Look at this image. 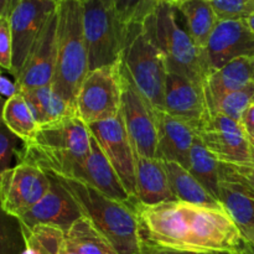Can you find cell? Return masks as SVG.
<instances>
[{
  "instance_id": "ab89813d",
  "label": "cell",
  "mask_w": 254,
  "mask_h": 254,
  "mask_svg": "<svg viewBox=\"0 0 254 254\" xmlns=\"http://www.w3.org/2000/svg\"><path fill=\"white\" fill-rule=\"evenodd\" d=\"M12 11V1L11 0H0V19L2 17H9Z\"/></svg>"
},
{
  "instance_id": "52a82bcc",
  "label": "cell",
  "mask_w": 254,
  "mask_h": 254,
  "mask_svg": "<svg viewBox=\"0 0 254 254\" xmlns=\"http://www.w3.org/2000/svg\"><path fill=\"white\" fill-rule=\"evenodd\" d=\"M83 26L89 71L117 64L127 29L119 22L113 7L101 1L83 2Z\"/></svg>"
},
{
  "instance_id": "681fc988",
  "label": "cell",
  "mask_w": 254,
  "mask_h": 254,
  "mask_svg": "<svg viewBox=\"0 0 254 254\" xmlns=\"http://www.w3.org/2000/svg\"><path fill=\"white\" fill-rule=\"evenodd\" d=\"M247 242H248V241H247ZM248 243H250V245L252 246V247H253V250H254V241H251V242H248Z\"/></svg>"
},
{
  "instance_id": "83f0119b",
  "label": "cell",
  "mask_w": 254,
  "mask_h": 254,
  "mask_svg": "<svg viewBox=\"0 0 254 254\" xmlns=\"http://www.w3.org/2000/svg\"><path fill=\"white\" fill-rule=\"evenodd\" d=\"M1 119L6 128L22 143L31 140L40 128L31 108L20 92L5 101Z\"/></svg>"
},
{
  "instance_id": "5bb4252c",
  "label": "cell",
  "mask_w": 254,
  "mask_h": 254,
  "mask_svg": "<svg viewBox=\"0 0 254 254\" xmlns=\"http://www.w3.org/2000/svg\"><path fill=\"white\" fill-rule=\"evenodd\" d=\"M164 111L192 127L197 133L210 119L203 83L185 76L168 72L164 97Z\"/></svg>"
},
{
  "instance_id": "484cf974",
  "label": "cell",
  "mask_w": 254,
  "mask_h": 254,
  "mask_svg": "<svg viewBox=\"0 0 254 254\" xmlns=\"http://www.w3.org/2000/svg\"><path fill=\"white\" fill-rule=\"evenodd\" d=\"M20 93L26 99L39 126L54 123L68 116H77L76 108L62 98L51 86L24 89Z\"/></svg>"
},
{
  "instance_id": "4dcf8cb0",
  "label": "cell",
  "mask_w": 254,
  "mask_h": 254,
  "mask_svg": "<svg viewBox=\"0 0 254 254\" xmlns=\"http://www.w3.org/2000/svg\"><path fill=\"white\" fill-rule=\"evenodd\" d=\"M254 103V82L223 97L216 106L213 113H221L241 122L245 112Z\"/></svg>"
},
{
  "instance_id": "b9f144b4",
  "label": "cell",
  "mask_w": 254,
  "mask_h": 254,
  "mask_svg": "<svg viewBox=\"0 0 254 254\" xmlns=\"http://www.w3.org/2000/svg\"><path fill=\"white\" fill-rule=\"evenodd\" d=\"M82 2H86V1H101L102 4L107 5V6H112L113 7V0H81Z\"/></svg>"
},
{
  "instance_id": "9a60e30c",
  "label": "cell",
  "mask_w": 254,
  "mask_h": 254,
  "mask_svg": "<svg viewBox=\"0 0 254 254\" xmlns=\"http://www.w3.org/2000/svg\"><path fill=\"white\" fill-rule=\"evenodd\" d=\"M50 178V189L44 197L24 216L19 218L21 225L32 228L39 225L52 226L66 232L78 218L83 217L76 200L55 174L46 171Z\"/></svg>"
},
{
  "instance_id": "d4e9b609",
  "label": "cell",
  "mask_w": 254,
  "mask_h": 254,
  "mask_svg": "<svg viewBox=\"0 0 254 254\" xmlns=\"http://www.w3.org/2000/svg\"><path fill=\"white\" fill-rule=\"evenodd\" d=\"M163 165L176 200L207 207L223 208L220 201L216 200L185 166L175 161H163Z\"/></svg>"
},
{
  "instance_id": "7bdbcfd3",
  "label": "cell",
  "mask_w": 254,
  "mask_h": 254,
  "mask_svg": "<svg viewBox=\"0 0 254 254\" xmlns=\"http://www.w3.org/2000/svg\"><path fill=\"white\" fill-rule=\"evenodd\" d=\"M247 22H248V25H250L251 29H252V31L254 32V14H252L250 17H248Z\"/></svg>"
},
{
  "instance_id": "7a4b0ae2",
  "label": "cell",
  "mask_w": 254,
  "mask_h": 254,
  "mask_svg": "<svg viewBox=\"0 0 254 254\" xmlns=\"http://www.w3.org/2000/svg\"><path fill=\"white\" fill-rule=\"evenodd\" d=\"M92 134L77 116L39 128L34 138L16 151L17 163H30L59 176L76 178L91 151Z\"/></svg>"
},
{
  "instance_id": "4316f807",
  "label": "cell",
  "mask_w": 254,
  "mask_h": 254,
  "mask_svg": "<svg viewBox=\"0 0 254 254\" xmlns=\"http://www.w3.org/2000/svg\"><path fill=\"white\" fill-rule=\"evenodd\" d=\"M188 170L200 181L201 185L216 200H218L220 183L222 180L221 161L207 150V148L198 138L195 139L190 150Z\"/></svg>"
},
{
  "instance_id": "7402d4cb",
  "label": "cell",
  "mask_w": 254,
  "mask_h": 254,
  "mask_svg": "<svg viewBox=\"0 0 254 254\" xmlns=\"http://www.w3.org/2000/svg\"><path fill=\"white\" fill-rule=\"evenodd\" d=\"M251 82H253V59L242 57L211 71L203 83L211 113L223 97L245 88Z\"/></svg>"
},
{
  "instance_id": "f35d334b",
  "label": "cell",
  "mask_w": 254,
  "mask_h": 254,
  "mask_svg": "<svg viewBox=\"0 0 254 254\" xmlns=\"http://www.w3.org/2000/svg\"><path fill=\"white\" fill-rule=\"evenodd\" d=\"M241 123H242V126L245 127L247 134L253 135L254 134V103L252 106H250V108L245 112Z\"/></svg>"
},
{
  "instance_id": "ac0fdd59",
  "label": "cell",
  "mask_w": 254,
  "mask_h": 254,
  "mask_svg": "<svg viewBox=\"0 0 254 254\" xmlns=\"http://www.w3.org/2000/svg\"><path fill=\"white\" fill-rule=\"evenodd\" d=\"M154 116L158 128L156 159L161 161H175L188 169L190 150L197 138L196 130L165 111H154Z\"/></svg>"
},
{
  "instance_id": "6da1fadb",
  "label": "cell",
  "mask_w": 254,
  "mask_h": 254,
  "mask_svg": "<svg viewBox=\"0 0 254 254\" xmlns=\"http://www.w3.org/2000/svg\"><path fill=\"white\" fill-rule=\"evenodd\" d=\"M143 242L161 248L200 253L240 252L246 245L225 208L168 201L154 206L135 202Z\"/></svg>"
},
{
  "instance_id": "f546056e",
  "label": "cell",
  "mask_w": 254,
  "mask_h": 254,
  "mask_svg": "<svg viewBox=\"0 0 254 254\" xmlns=\"http://www.w3.org/2000/svg\"><path fill=\"white\" fill-rule=\"evenodd\" d=\"M0 254H26L22 225L17 217L5 212L0 203Z\"/></svg>"
},
{
  "instance_id": "1f68e13d",
  "label": "cell",
  "mask_w": 254,
  "mask_h": 254,
  "mask_svg": "<svg viewBox=\"0 0 254 254\" xmlns=\"http://www.w3.org/2000/svg\"><path fill=\"white\" fill-rule=\"evenodd\" d=\"M156 2L155 0H113V10L119 22L127 29L134 22L143 21Z\"/></svg>"
},
{
  "instance_id": "74e56055",
  "label": "cell",
  "mask_w": 254,
  "mask_h": 254,
  "mask_svg": "<svg viewBox=\"0 0 254 254\" xmlns=\"http://www.w3.org/2000/svg\"><path fill=\"white\" fill-rule=\"evenodd\" d=\"M17 93H19V88H17L16 82L10 81L7 77L0 73V98L6 101V99L11 98Z\"/></svg>"
},
{
  "instance_id": "cb8c5ba5",
  "label": "cell",
  "mask_w": 254,
  "mask_h": 254,
  "mask_svg": "<svg viewBox=\"0 0 254 254\" xmlns=\"http://www.w3.org/2000/svg\"><path fill=\"white\" fill-rule=\"evenodd\" d=\"M176 12H180L186 21L190 37L198 49L205 51L208 39L218 22L210 0H179L174 2Z\"/></svg>"
},
{
  "instance_id": "f1b7e54d",
  "label": "cell",
  "mask_w": 254,
  "mask_h": 254,
  "mask_svg": "<svg viewBox=\"0 0 254 254\" xmlns=\"http://www.w3.org/2000/svg\"><path fill=\"white\" fill-rule=\"evenodd\" d=\"M26 254H60L64 240V232L46 225L26 228L22 226Z\"/></svg>"
},
{
  "instance_id": "f907efd6",
  "label": "cell",
  "mask_w": 254,
  "mask_h": 254,
  "mask_svg": "<svg viewBox=\"0 0 254 254\" xmlns=\"http://www.w3.org/2000/svg\"><path fill=\"white\" fill-rule=\"evenodd\" d=\"M253 82H254V59H253Z\"/></svg>"
},
{
  "instance_id": "277c9868",
  "label": "cell",
  "mask_w": 254,
  "mask_h": 254,
  "mask_svg": "<svg viewBox=\"0 0 254 254\" xmlns=\"http://www.w3.org/2000/svg\"><path fill=\"white\" fill-rule=\"evenodd\" d=\"M173 5L158 1L141 21L144 34L163 52L168 72L205 83L211 72L207 57L180 26Z\"/></svg>"
},
{
  "instance_id": "44dd1931",
  "label": "cell",
  "mask_w": 254,
  "mask_h": 254,
  "mask_svg": "<svg viewBox=\"0 0 254 254\" xmlns=\"http://www.w3.org/2000/svg\"><path fill=\"white\" fill-rule=\"evenodd\" d=\"M218 201L231 216L246 241H254V190L241 181L222 178Z\"/></svg>"
},
{
  "instance_id": "7dc6e473",
  "label": "cell",
  "mask_w": 254,
  "mask_h": 254,
  "mask_svg": "<svg viewBox=\"0 0 254 254\" xmlns=\"http://www.w3.org/2000/svg\"><path fill=\"white\" fill-rule=\"evenodd\" d=\"M11 1H12V9H14L15 5H16L17 2H19V0H11Z\"/></svg>"
},
{
  "instance_id": "c3c4849f",
  "label": "cell",
  "mask_w": 254,
  "mask_h": 254,
  "mask_svg": "<svg viewBox=\"0 0 254 254\" xmlns=\"http://www.w3.org/2000/svg\"><path fill=\"white\" fill-rule=\"evenodd\" d=\"M51 1H54V2H56V4H59V2L64 1V0H51Z\"/></svg>"
},
{
  "instance_id": "ba28073f",
  "label": "cell",
  "mask_w": 254,
  "mask_h": 254,
  "mask_svg": "<svg viewBox=\"0 0 254 254\" xmlns=\"http://www.w3.org/2000/svg\"><path fill=\"white\" fill-rule=\"evenodd\" d=\"M122 89L121 60L111 66L89 71L77 94V117L87 126L117 117L121 113Z\"/></svg>"
},
{
  "instance_id": "7c38bea8",
  "label": "cell",
  "mask_w": 254,
  "mask_h": 254,
  "mask_svg": "<svg viewBox=\"0 0 254 254\" xmlns=\"http://www.w3.org/2000/svg\"><path fill=\"white\" fill-rule=\"evenodd\" d=\"M197 138L222 163H254L248 134L241 122L221 113H212L197 131Z\"/></svg>"
},
{
  "instance_id": "e575fe53",
  "label": "cell",
  "mask_w": 254,
  "mask_h": 254,
  "mask_svg": "<svg viewBox=\"0 0 254 254\" xmlns=\"http://www.w3.org/2000/svg\"><path fill=\"white\" fill-rule=\"evenodd\" d=\"M0 68L11 72L12 39L9 17L0 19Z\"/></svg>"
},
{
  "instance_id": "3957f363",
  "label": "cell",
  "mask_w": 254,
  "mask_h": 254,
  "mask_svg": "<svg viewBox=\"0 0 254 254\" xmlns=\"http://www.w3.org/2000/svg\"><path fill=\"white\" fill-rule=\"evenodd\" d=\"M56 176L73 196L83 216L103 233L117 253L139 254L143 240L135 206L113 200L79 179Z\"/></svg>"
},
{
  "instance_id": "2e32d148",
  "label": "cell",
  "mask_w": 254,
  "mask_h": 254,
  "mask_svg": "<svg viewBox=\"0 0 254 254\" xmlns=\"http://www.w3.org/2000/svg\"><path fill=\"white\" fill-rule=\"evenodd\" d=\"M211 71L237 59H254V32L247 20H218L205 49Z\"/></svg>"
},
{
  "instance_id": "f6af8a7d",
  "label": "cell",
  "mask_w": 254,
  "mask_h": 254,
  "mask_svg": "<svg viewBox=\"0 0 254 254\" xmlns=\"http://www.w3.org/2000/svg\"><path fill=\"white\" fill-rule=\"evenodd\" d=\"M248 139H250V143H251V146H252V151L254 156V134L253 135H250V134H248Z\"/></svg>"
},
{
  "instance_id": "d6986e66",
  "label": "cell",
  "mask_w": 254,
  "mask_h": 254,
  "mask_svg": "<svg viewBox=\"0 0 254 254\" xmlns=\"http://www.w3.org/2000/svg\"><path fill=\"white\" fill-rule=\"evenodd\" d=\"M76 179L84 181L113 200L135 205V201L129 196L128 191L93 135L91 139V151Z\"/></svg>"
},
{
  "instance_id": "ffe728a7",
  "label": "cell",
  "mask_w": 254,
  "mask_h": 254,
  "mask_svg": "<svg viewBox=\"0 0 254 254\" xmlns=\"http://www.w3.org/2000/svg\"><path fill=\"white\" fill-rule=\"evenodd\" d=\"M136 201L141 205L154 206L176 200L163 161L135 154Z\"/></svg>"
},
{
  "instance_id": "bcb514c9",
  "label": "cell",
  "mask_w": 254,
  "mask_h": 254,
  "mask_svg": "<svg viewBox=\"0 0 254 254\" xmlns=\"http://www.w3.org/2000/svg\"><path fill=\"white\" fill-rule=\"evenodd\" d=\"M155 1H164V2H169V4H174V2L179 1V0H155Z\"/></svg>"
},
{
  "instance_id": "ee69618b",
  "label": "cell",
  "mask_w": 254,
  "mask_h": 254,
  "mask_svg": "<svg viewBox=\"0 0 254 254\" xmlns=\"http://www.w3.org/2000/svg\"><path fill=\"white\" fill-rule=\"evenodd\" d=\"M4 104H5V99L0 98V124L2 123L1 117H2V109H4Z\"/></svg>"
},
{
  "instance_id": "9c48e42d",
  "label": "cell",
  "mask_w": 254,
  "mask_h": 254,
  "mask_svg": "<svg viewBox=\"0 0 254 254\" xmlns=\"http://www.w3.org/2000/svg\"><path fill=\"white\" fill-rule=\"evenodd\" d=\"M45 170L30 163H17L0 176V203L5 212L20 218L29 212L50 189Z\"/></svg>"
},
{
  "instance_id": "603a6c76",
  "label": "cell",
  "mask_w": 254,
  "mask_h": 254,
  "mask_svg": "<svg viewBox=\"0 0 254 254\" xmlns=\"http://www.w3.org/2000/svg\"><path fill=\"white\" fill-rule=\"evenodd\" d=\"M60 254H118L112 243L83 216L64 232Z\"/></svg>"
},
{
  "instance_id": "d590c367",
  "label": "cell",
  "mask_w": 254,
  "mask_h": 254,
  "mask_svg": "<svg viewBox=\"0 0 254 254\" xmlns=\"http://www.w3.org/2000/svg\"><path fill=\"white\" fill-rule=\"evenodd\" d=\"M222 178H230L241 181L254 190V163L230 164L221 161Z\"/></svg>"
},
{
  "instance_id": "60d3db41",
  "label": "cell",
  "mask_w": 254,
  "mask_h": 254,
  "mask_svg": "<svg viewBox=\"0 0 254 254\" xmlns=\"http://www.w3.org/2000/svg\"><path fill=\"white\" fill-rule=\"evenodd\" d=\"M237 254H254V250H253L252 246H251L250 243H248L247 241H246L245 247H243L242 250H241L240 252H238Z\"/></svg>"
},
{
  "instance_id": "d6a6232c",
  "label": "cell",
  "mask_w": 254,
  "mask_h": 254,
  "mask_svg": "<svg viewBox=\"0 0 254 254\" xmlns=\"http://www.w3.org/2000/svg\"><path fill=\"white\" fill-rule=\"evenodd\" d=\"M218 20H247L254 14V0H210Z\"/></svg>"
},
{
  "instance_id": "8d00e7d4",
  "label": "cell",
  "mask_w": 254,
  "mask_h": 254,
  "mask_svg": "<svg viewBox=\"0 0 254 254\" xmlns=\"http://www.w3.org/2000/svg\"><path fill=\"white\" fill-rule=\"evenodd\" d=\"M139 254H230V253H200V252H186V251H175L169 250V248L156 247V246L149 245V243L143 242L140 247ZM237 254V253H236Z\"/></svg>"
},
{
  "instance_id": "8992f818",
  "label": "cell",
  "mask_w": 254,
  "mask_h": 254,
  "mask_svg": "<svg viewBox=\"0 0 254 254\" xmlns=\"http://www.w3.org/2000/svg\"><path fill=\"white\" fill-rule=\"evenodd\" d=\"M121 64L151 109L164 111L168 76L165 57L144 34L141 22H134L127 27Z\"/></svg>"
},
{
  "instance_id": "836d02e7",
  "label": "cell",
  "mask_w": 254,
  "mask_h": 254,
  "mask_svg": "<svg viewBox=\"0 0 254 254\" xmlns=\"http://www.w3.org/2000/svg\"><path fill=\"white\" fill-rule=\"evenodd\" d=\"M17 138L6 128L4 123L0 124V176L5 170L11 168L14 158H16Z\"/></svg>"
},
{
  "instance_id": "30bf717a",
  "label": "cell",
  "mask_w": 254,
  "mask_h": 254,
  "mask_svg": "<svg viewBox=\"0 0 254 254\" xmlns=\"http://www.w3.org/2000/svg\"><path fill=\"white\" fill-rule=\"evenodd\" d=\"M57 4L51 0H19L9 16L12 39V68L16 79L32 46L47 21L56 12Z\"/></svg>"
},
{
  "instance_id": "e0dca14e",
  "label": "cell",
  "mask_w": 254,
  "mask_h": 254,
  "mask_svg": "<svg viewBox=\"0 0 254 254\" xmlns=\"http://www.w3.org/2000/svg\"><path fill=\"white\" fill-rule=\"evenodd\" d=\"M57 11V10H56ZM57 61V12L47 21L15 79L20 91L51 86Z\"/></svg>"
},
{
  "instance_id": "5b68a950",
  "label": "cell",
  "mask_w": 254,
  "mask_h": 254,
  "mask_svg": "<svg viewBox=\"0 0 254 254\" xmlns=\"http://www.w3.org/2000/svg\"><path fill=\"white\" fill-rule=\"evenodd\" d=\"M57 61L52 87L76 108L79 87L89 72L83 26V2L57 4Z\"/></svg>"
},
{
  "instance_id": "4fadbf2b",
  "label": "cell",
  "mask_w": 254,
  "mask_h": 254,
  "mask_svg": "<svg viewBox=\"0 0 254 254\" xmlns=\"http://www.w3.org/2000/svg\"><path fill=\"white\" fill-rule=\"evenodd\" d=\"M122 66V64H121ZM123 73L121 114L135 154L149 159H156L158 128L151 107L144 101L130 79Z\"/></svg>"
},
{
  "instance_id": "8fae6325",
  "label": "cell",
  "mask_w": 254,
  "mask_h": 254,
  "mask_svg": "<svg viewBox=\"0 0 254 254\" xmlns=\"http://www.w3.org/2000/svg\"><path fill=\"white\" fill-rule=\"evenodd\" d=\"M88 129L106 154L129 196L138 202L135 191V150L127 133L122 114L88 124Z\"/></svg>"
}]
</instances>
